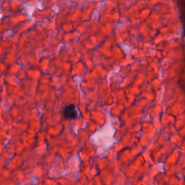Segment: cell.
<instances>
[{"mask_svg": "<svg viewBox=\"0 0 185 185\" xmlns=\"http://www.w3.org/2000/svg\"><path fill=\"white\" fill-rule=\"evenodd\" d=\"M64 117L68 119H74L78 117V111L74 104H68L64 109Z\"/></svg>", "mask_w": 185, "mask_h": 185, "instance_id": "obj_1", "label": "cell"}]
</instances>
